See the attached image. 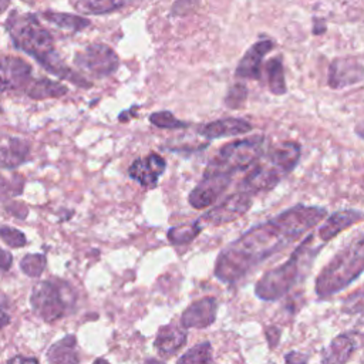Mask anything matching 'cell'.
Segmentation results:
<instances>
[{
  "instance_id": "32",
  "label": "cell",
  "mask_w": 364,
  "mask_h": 364,
  "mask_svg": "<svg viewBox=\"0 0 364 364\" xmlns=\"http://www.w3.org/2000/svg\"><path fill=\"white\" fill-rule=\"evenodd\" d=\"M247 98V88L245 84H235L229 88L226 97H225V104L232 108V109H236V108H240L243 105V102L246 101Z\"/></svg>"
},
{
  "instance_id": "19",
  "label": "cell",
  "mask_w": 364,
  "mask_h": 364,
  "mask_svg": "<svg viewBox=\"0 0 364 364\" xmlns=\"http://www.w3.org/2000/svg\"><path fill=\"white\" fill-rule=\"evenodd\" d=\"M30 154V145L26 139L9 136L0 146V168L14 169L24 164Z\"/></svg>"
},
{
  "instance_id": "22",
  "label": "cell",
  "mask_w": 364,
  "mask_h": 364,
  "mask_svg": "<svg viewBox=\"0 0 364 364\" xmlns=\"http://www.w3.org/2000/svg\"><path fill=\"white\" fill-rule=\"evenodd\" d=\"M68 88L54 80L50 78H37L31 80L26 88V94L33 100H47V98H58L65 95Z\"/></svg>"
},
{
  "instance_id": "38",
  "label": "cell",
  "mask_w": 364,
  "mask_h": 364,
  "mask_svg": "<svg viewBox=\"0 0 364 364\" xmlns=\"http://www.w3.org/2000/svg\"><path fill=\"white\" fill-rule=\"evenodd\" d=\"M354 132L361 138V139H364V122H361V124H358L357 127H355V129H354Z\"/></svg>"
},
{
  "instance_id": "4",
  "label": "cell",
  "mask_w": 364,
  "mask_h": 364,
  "mask_svg": "<svg viewBox=\"0 0 364 364\" xmlns=\"http://www.w3.org/2000/svg\"><path fill=\"white\" fill-rule=\"evenodd\" d=\"M364 273V235L351 242L321 269L314 290L318 299H328Z\"/></svg>"
},
{
  "instance_id": "24",
  "label": "cell",
  "mask_w": 364,
  "mask_h": 364,
  "mask_svg": "<svg viewBox=\"0 0 364 364\" xmlns=\"http://www.w3.org/2000/svg\"><path fill=\"white\" fill-rule=\"evenodd\" d=\"M40 17L44 18L46 21L64 28V30H71V31H81L85 27H88L91 24V21L85 17L81 16H75V14H70V13H58V11H41Z\"/></svg>"
},
{
  "instance_id": "39",
  "label": "cell",
  "mask_w": 364,
  "mask_h": 364,
  "mask_svg": "<svg viewBox=\"0 0 364 364\" xmlns=\"http://www.w3.org/2000/svg\"><path fill=\"white\" fill-rule=\"evenodd\" d=\"M11 0H0V14L6 11V9L10 6Z\"/></svg>"
},
{
  "instance_id": "35",
  "label": "cell",
  "mask_w": 364,
  "mask_h": 364,
  "mask_svg": "<svg viewBox=\"0 0 364 364\" xmlns=\"http://www.w3.org/2000/svg\"><path fill=\"white\" fill-rule=\"evenodd\" d=\"M280 330L277 328V327H267V330H266V337H267V341H269V346H270V348H273V347H276L277 346V343H279V338H280Z\"/></svg>"
},
{
  "instance_id": "28",
  "label": "cell",
  "mask_w": 364,
  "mask_h": 364,
  "mask_svg": "<svg viewBox=\"0 0 364 364\" xmlns=\"http://www.w3.org/2000/svg\"><path fill=\"white\" fill-rule=\"evenodd\" d=\"M47 266V257L43 253H28L20 262V269L28 277H38Z\"/></svg>"
},
{
  "instance_id": "29",
  "label": "cell",
  "mask_w": 364,
  "mask_h": 364,
  "mask_svg": "<svg viewBox=\"0 0 364 364\" xmlns=\"http://www.w3.org/2000/svg\"><path fill=\"white\" fill-rule=\"evenodd\" d=\"M212 346L209 341H203L200 344L193 346L188 353H185L182 357L178 358V363H212Z\"/></svg>"
},
{
  "instance_id": "20",
  "label": "cell",
  "mask_w": 364,
  "mask_h": 364,
  "mask_svg": "<svg viewBox=\"0 0 364 364\" xmlns=\"http://www.w3.org/2000/svg\"><path fill=\"white\" fill-rule=\"evenodd\" d=\"M47 361L54 364L80 363L78 350H77V337L74 334H68L54 344H51L47 350Z\"/></svg>"
},
{
  "instance_id": "5",
  "label": "cell",
  "mask_w": 364,
  "mask_h": 364,
  "mask_svg": "<svg viewBox=\"0 0 364 364\" xmlns=\"http://www.w3.org/2000/svg\"><path fill=\"white\" fill-rule=\"evenodd\" d=\"M313 235H309L297 249L289 256V259L267 270L255 284V294L263 301H273L283 297L297 282L301 267L306 260L313 259L316 249H311Z\"/></svg>"
},
{
  "instance_id": "11",
  "label": "cell",
  "mask_w": 364,
  "mask_h": 364,
  "mask_svg": "<svg viewBox=\"0 0 364 364\" xmlns=\"http://www.w3.org/2000/svg\"><path fill=\"white\" fill-rule=\"evenodd\" d=\"M31 81V65L23 58L6 55L0 58V92L27 88Z\"/></svg>"
},
{
  "instance_id": "13",
  "label": "cell",
  "mask_w": 364,
  "mask_h": 364,
  "mask_svg": "<svg viewBox=\"0 0 364 364\" xmlns=\"http://www.w3.org/2000/svg\"><path fill=\"white\" fill-rule=\"evenodd\" d=\"M165 169L166 161L159 154L151 152L145 158L135 159L128 169V175L142 186L151 188L158 183Z\"/></svg>"
},
{
  "instance_id": "27",
  "label": "cell",
  "mask_w": 364,
  "mask_h": 364,
  "mask_svg": "<svg viewBox=\"0 0 364 364\" xmlns=\"http://www.w3.org/2000/svg\"><path fill=\"white\" fill-rule=\"evenodd\" d=\"M24 178L18 173H13L10 178L0 173V202H4L23 192Z\"/></svg>"
},
{
  "instance_id": "7",
  "label": "cell",
  "mask_w": 364,
  "mask_h": 364,
  "mask_svg": "<svg viewBox=\"0 0 364 364\" xmlns=\"http://www.w3.org/2000/svg\"><path fill=\"white\" fill-rule=\"evenodd\" d=\"M263 146L264 136L262 135L232 141L216 152L206 165L203 173H223L233 176L236 172L246 171L263 155Z\"/></svg>"
},
{
  "instance_id": "8",
  "label": "cell",
  "mask_w": 364,
  "mask_h": 364,
  "mask_svg": "<svg viewBox=\"0 0 364 364\" xmlns=\"http://www.w3.org/2000/svg\"><path fill=\"white\" fill-rule=\"evenodd\" d=\"M74 64L94 78H105L117 71L119 58L109 46L92 43L75 54Z\"/></svg>"
},
{
  "instance_id": "18",
  "label": "cell",
  "mask_w": 364,
  "mask_h": 364,
  "mask_svg": "<svg viewBox=\"0 0 364 364\" xmlns=\"http://www.w3.org/2000/svg\"><path fill=\"white\" fill-rule=\"evenodd\" d=\"M186 338H188V334L185 330L179 328L175 324H166L159 327L154 346L161 357L168 358V357H172L185 346Z\"/></svg>"
},
{
  "instance_id": "14",
  "label": "cell",
  "mask_w": 364,
  "mask_h": 364,
  "mask_svg": "<svg viewBox=\"0 0 364 364\" xmlns=\"http://www.w3.org/2000/svg\"><path fill=\"white\" fill-rule=\"evenodd\" d=\"M218 313V300L215 297H202L193 301L181 316L183 328H206L215 323Z\"/></svg>"
},
{
  "instance_id": "37",
  "label": "cell",
  "mask_w": 364,
  "mask_h": 364,
  "mask_svg": "<svg viewBox=\"0 0 364 364\" xmlns=\"http://www.w3.org/2000/svg\"><path fill=\"white\" fill-rule=\"evenodd\" d=\"M38 360L36 357H24V355H16L9 360V363H37Z\"/></svg>"
},
{
  "instance_id": "31",
  "label": "cell",
  "mask_w": 364,
  "mask_h": 364,
  "mask_svg": "<svg viewBox=\"0 0 364 364\" xmlns=\"http://www.w3.org/2000/svg\"><path fill=\"white\" fill-rule=\"evenodd\" d=\"M0 237L9 247L16 249V247H23L27 245L26 235L21 230L7 226V225L0 226Z\"/></svg>"
},
{
  "instance_id": "26",
  "label": "cell",
  "mask_w": 364,
  "mask_h": 364,
  "mask_svg": "<svg viewBox=\"0 0 364 364\" xmlns=\"http://www.w3.org/2000/svg\"><path fill=\"white\" fill-rule=\"evenodd\" d=\"M202 230L199 220H195L192 223H183L178 226H172L168 230V240L175 246H182L191 243Z\"/></svg>"
},
{
  "instance_id": "6",
  "label": "cell",
  "mask_w": 364,
  "mask_h": 364,
  "mask_svg": "<svg viewBox=\"0 0 364 364\" xmlns=\"http://www.w3.org/2000/svg\"><path fill=\"white\" fill-rule=\"evenodd\" d=\"M30 304L40 318L51 323L74 310L75 291L68 282L60 279L41 280L31 290Z\"/></svg>"
},
{
  "instance_id": "34",
  "label": "cell",
  "mask_w": 364,
  "mask_h": 364,
  "mask_svg": "<svg viewBox=\"0 0 364 364\" xmlns=\"http://www.w3.org/2000/svg\"><path fill=\"white\" fill-rule=\"evenodd\" d=\"M13 264V255L9 250L0 247V270L7 272Z\"/></svg>"
},
{
  "instance_id": "23",
  "label": "cell",
  "mask_w": 364,
  "mask_h": 364,
  "mask_svg": "<svg viewBox=\"0 0 364 364\" xmlns=\"http://www.w3.org/2000/svg\"><path fill=\"white\" fill-rule=\"evenodd\" d=\"M354 340L350 334H340L330 343L327 351L324 353L323 363H346L350 360L354 351Z\"/></svg>"
},
{
  "instance_id": "30",
  "label": "cell",
  "mask_w": 364,
  "mask_h": 364,
  "mask_svg": "<svg viewBox=\"0 0 364 364\" xmlns=\"http://www.w3.org/2000/svg\"><path fill=\"white\" fill-rule=\"evenodd\" d=\"M149 122L158 128L176 129V128H188L189 124L178 119L171 111H158L149 115Z\"/></svg>"
},
{
  "instance_id": "9",
  "label": "cell",
  "mask_w": 364,
  "mask_h": 364,
  "mask_svg": "<svg viewBox=\"0 0 364 364\" xmlns=\"http://www.w3.org/2000/svg\"><path fill=\"white\" fill-rule=\"evenodd\" d=\"M252 196L253 195H250L249 192L237 189V192L229 195L219 205L205 212L200 220L212 226H220L233 222L249 210V208L252 206Z\"/></svg>"
},
{
  "instance_id": "15",
  "label": "cell",
  "mask_w": 364,
  "mask_h": 364,
  "mask_svg": "<svg viewBox=\"0 0 364 364\" xmlns=\"http://www.w3.org/2000/svg\"><path fill=\"white\" fill-rule=\"evenodd\" d=\"M273 47L274 43L270 38L259 40L257 43H255L239 61L235 75L239 78L259 80L262 75V61Z\"/></svg>"
},
{
  "instance_id": "2",
  "label": "cell",
  "mask_w": 364,
  "mask_h": 364,
  "mask_svg": "<svg viewBox=\"0 0 364 364\" xmlns=\"http://www.w3.org/2000/svg\"><path fill=\"white\" fill-rule=\"evenodd\" d=\"M4 27L14 47L36 58L48 73L68 80L81 88H90L92 85L87 78L64 64L55 51L51 33L40 24L38 17L34 14L13 11L6 20Z\"/></svg>"
},
{
  "instance_id": "21",
  "label": "cell",
  "mask_w": 364,
  "mask_h": 364,
  "mask_svg": "<svg viewBox=\"0 0 364 364\" xmlns=\"http://www.w3.org/2000/svg\"><path fill=\"white\" fill-rule=\"evenodd\" d=\"M141 0H75L74 9L85 16H101L135 4Z\"/></svg>"
},
{
  "instance_id": "12",
  "label": "cell",
  "mask_w": 364,
  "mask_h": 364,
  "mask_svg": "<svg viewBox=\"0 0 364 364\" xmlns=\"http://www.w3.org/2000/svg\"><path fill=\"white\" fill-rule=\"evenodd\" d=\"M364 65L351 57H341L331 61L328 67V85L334 90L346 88L363 81Z\"/></svg>"
},
{
  "instance_id": "1",
  "label": "cell",
  "mask_w": 364,
  "mask_h": 364,
  "mask_svg": "<svg viewBox=\"0 0 364 364\" xmlns=\"http://www.w3.org/2000/svg\"><path fill=\"white\" fill-rule=\"evenodd\" d=\"M326 216L324 208L299 203L250 228L219 253L213 270L216 279L223 283L237 282L262 262L296 242Z\"/></svg>"
},
{
  "instance_id": "17",
  "label": "cell",
  "mask_w": 364,
  "mask_h": 364,
  "mask_svg": "<svg viewBox=\"0 0 364 364\" xmlns=\"http://www.w3.org/2000/svg\"><path fill=\"white\" fill-rule=\"evenodd\" d=\"M364 219V213L355 209H343L331 213L327 216V219L323 222V225L318 229V236L323 242H328L334 239L341 230H346L347 228L355 225L357 222Z\"/></svg>"
},
{
  "instance_id": "36",
  "label": "cell",
  "mask_w": 364,
  "mask_h": 364,
  "mask_svg": "<svg viewBox=\"0 0 364 364\" xmlns=\"http://www.w3.org/2000/svg\"><path fill=\"white\" fill-rule=\"evenodd\" d=\"M284 360H286L287 363H304V361H307V355H304V354H301V353L291 351V353H289V354L284 357Z\"/></svg>"
},
{
  "instance_id": "10",
  "label": "cell",
  "mask_w": 364,
  "mask_h": 364,
  "mask_svg": "<svg viewBox=\"0 0 364 364\" xmlns=\"http://www.w3.org/2000/svg\"><path fill=\"white\" fill-rule=\"evenodd\" d=\"M230 182V175L203 173L200 182L191 191L188 200L195 209L209 208L228 189Z\"/></svg>"
},
{
  "instance_id": "25",
  "label": "cell",
  "mask_w": 364,
  "mask_h": 364,
  "mask_svg": "<svg viewBox=\"0 0 364 364\" xmlns=\"http://www.w3.org/2000/svg\"><path fill=\"white\" fill-rule=\"evenodd\" d=\"M266 73H267V82H269L270 92L274 95H283L287 91V87H286L282 58L276 57L269 60L266 64Z\"/></svg>"
},
{
  "instance_id": "16",
  "label": "cell",
  "mask_w": 364,
  "mask_h": 364,
  "mask_svg": "<svg viewBox=\"0 0 364 364\" xmlns=\"http://www.w3.org/2000/svg\"><path fill=\"white\" fill-rule=\"evenodd\" d=\"M253 125L243 119V118H222V119H216L212 122H208L205 125H202L198 132L209 139H216V138H223V136H235V135H242V134H247L249 131H252Z\"/></svg>"
},
{
  "instance_id": "3",
  "label": "cell",
  "mask_w": 364,
  "mask_h": 364,
  "mask_svg": "<svg viewBox=\"0 0 364 364\" xmlns=\"http://www.w3.org/2000/svg\"><path fill=\"white\" fill-rule=\"evenodd\" d=\"M301 155L299 142L284 141L262 155L239 183L240 191L250 195L273 189L297 165Z\"/></svg>"
},
{
  "instance_id": "33",
  "label": "cell",
  "mask_w": 364,
  "mask_h": 364,
  "mask_svg": "<svg viewBox=\"0 0 364 364\" xmlns=\"http://www.w3.org/2000/svg\"><path fill=\"white\" fill-rule=\"evenodd\" d=\"M9 299L0 294V328L6 327L10 323V313H9Z\"/></svg>"
}]
</instances>
